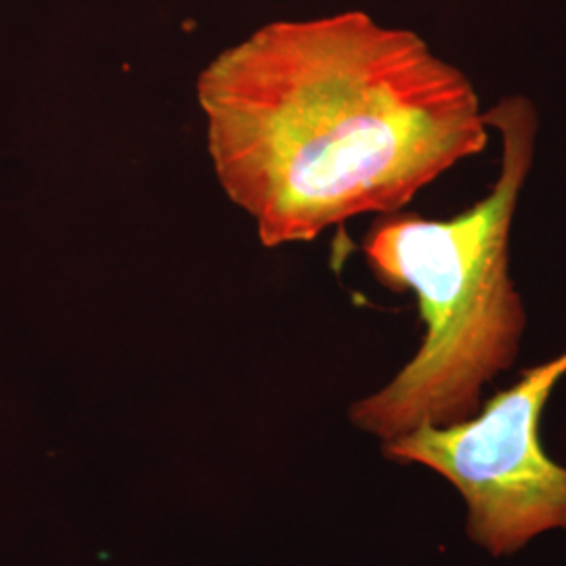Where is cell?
<instances>
[{
    "instance_id": "3957f363",
    "label": "cell",
    "mask_w": 566,
    "mask_h": 566,
    "mask_svg": "<svg viewBox=\"0 0 566 566\" xmlns=\"http://www.w3.org/2000/svg\"><path fill=\"white\" fill-rule=\"evenodd\" d=\"M566 374V350L451 426H418L386 441L388 458L446 476L464 497L465 533L491 556L516 554L537 535L566 528V468L539 441L547 399Z\"/></svg>"
},
{
    "instance_id": "7a4b0ae2",
    "label": "cell",
    "mask_w": 566,
    "mask_h": 566,
    "mask_svg": "<svg viewBox=\"0 0 566 566\" xmlns=\"http://www.w3.org/2000/svg\"><path fill=\"white\" fill-rule=\"evenodd\" d=\"M485 122L502 137L500 175L485 200L447 221L392 212L365 238L376 280L411 290L426 324L416 357L350 409L355 424L385 441L476 416L483 386L521 350L526 313L510 275V233L535 163L539 116L525 95H510L486 109Z\"/></svg>"
},
{
    "instance_id": "6da1fadb",
    "label": "cell",
    "mask_w": 566,
    "mask_h": 566,
    "mask_svg": "<svg viewBox=\"0 0 566 566\" xmlns=\"http://www.w3.org/2000/svg\"><path fill=\"white\" fill-rule=\"evenodd\" d=\"M196 91L217 179L266 248L399 212L489 143L464 72L364 11L266 23Z\"/></svg>"
}]
</instances>
